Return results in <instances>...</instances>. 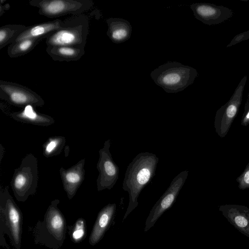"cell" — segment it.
<instances>
[{
	"label": "cell",
	"mask_w": 249,
	"mask_h": 249,
	"mask_svg": "<svg viewBox=\"0 0 249 249\" xmlns=\"http://www.w3.org/2000/svg\"><path fill=\"white\" fill-rule=\"evenodd\" d=\"M219 211L237 231L249 238V208L237 204L220 205Z\"/></svg>",
	"instance_id": "14"
},
{
	"label": "cell",
	"mask_w": 249,
	"mask_h": 249,
	"mask_svg": "<svg viewBox=\"0 0 249 249\" xmlns=\"http://www.w3.org/2000/svg\"><path fill=\"white\" fill-rule=\"evenodd\" d=\"M29 4L38 8V13L49 18L83 14L94 5L92 0H31Z\"/></svg>",
	"instance_id": "7"
},
{
	"label": "cell",
	"mask_w": 249,
	"mask_h": 249,
	"mask_svg": "<svg viewBox=\"0 0 249 249\" xmlns=\"http://www.w3.org/2000/svg\"><path fill=\"white\" fill-rule=\"evenodd\" d=\"M116 209L115 203H109L100 211L89 238L91 245H96L102 239L113 220Z\"/></svg>",
	"instance_id": "15"
},
{
	"label": "cell",
	"mask_w": 249,
	"mask_h": 249,
	"mask_svg": "<svg viewBox=\"0 0 249 249\" xmlns=\"http://www.w3.org/2000/svg\"><path fill=\"white\" fill-rule=\"evenodd\" d=\"M247 80V75L241 80L229 101L216 112L214 127L220 138L225 137L238 114L241 105L243 91Z\"/></svg>",
	"instance_id": "8"
},
{
	"label": "cell",
	"mask_w": 249,
	"mask_h": 249,
	"mask_svg": "<svg viewBox=\"0 0 249 249\" xmlns=\"http://www.w3.org/2000/svg\"><path fill=\"white\" fill-rule=\"evenodd\" d=\"M59 203L57 199L52 201L43 221L37 225L36 229V241L55 249L62 245L66 231L64 217L57 207Z\"/></svg>",
	"instance_id": "4"
},
{
	"label": "cell",
	"mask_w": 249,
	"mask_h": 249,
	"mask_svg": "<svg viewBox=\"0 0 249 249\" xmlns=\"http://www.w3.org/2000/svg\"><path fill=\"white\" fill-rule=\"evenodd\" d=\"M38 180V163L32 153L27 154L15 169L11 182L14 195L18 201H26L36 194Z\"/></svg>",
	"instance_id": "5"
},
{
	"label": "cell",
	"mask_w": 249,
	"mask_h": 249,
	"mask_svg": "<svg viewBox=\"0 0 249 249\" xmlns=\"http://www.w3.org/2000/svg\"><path fill=\"white\" fill-rule=\"evenodd\" d=\"M10 8V4L9 3L2 5L0 4V17L2 16V15L7 11H8Z\"/></svg>",
	"instance_id": "26"
},
{
	"label": "cell",
	"mask_w": 249,
	"mask_h": 249,
	"mask_svg": "<svg viewBox=\"0 0 249 249\" xmlns=\"http://www.w3.org/2000/svg\"><path fill=\"white\" fill-rule=\"evenodd\" d=\"M42 39H27L11 43L8 47L7 54L11 58H16L25 55L31 52Z\"/></svg>",
	"instance_id": "20"
},
{
	"label": "cell",
	"mask_w": 249,
	"mask_h": 249,
	"mask_svg": "<svg viewBox=\"0 0 249 249\" xmlns=\"http://www.w3.org/2000/svg\"><path fill=\"white\" fill-rule=\"evenodd\" d=\"M86 234V222L83 218L78 219L75 222L71 232V237L73 242L82 241Z\"/></svg>",
	"instance_id": "23"
},
{
	"label": "cell",
	"mask_w": 249,
	"mask_h": 249,
	"mask_svg": "<svg viewBox=\"0 0 249 249\" xmlns=\"http://www.w3.org/2000/svg\"><path fill=\"white\" fill-rule=\"evenodd\" d=\"M34 107L27 106L21 110L11 113L10 116L17 121L38 126H48L54 123L52 117L36 111Z\"/></svg>",
	"instance_id": "17"
},
{
	"label": "cell",
	"mask_w": 249,
	"mask_h": 249,
	"mask_svg": "<svg viewBox=\"0 0 249 249\" xmlns=\"http://www.w3.org/2000/svg\"><path fill=\"white\" fill-rule=\"evenodd\" d=\"M188 174V170H184L173 179L169 186L150 210L145 223V232L153 227L162 214L173 205Z\"/></svg>",
	"instance_id": "9"
},
{
	"label": "cell",
	"mask_w": 249,
	"mask_h": 249,
	"mask_svg": "<svg viewBox=\"0 0 249 249\" xmlns=\"http://www.w3.org/2000/svg\"><path fill=\"white\" fill-rule=\"evenodd\" d=\"M66 141V138L61 136L49 137L42 145L43 156L50 158L59 155L65 146Z\"/></svg>",
	"instance_id": "22"
},
{
	"label": "cell",
	"mask_w": 249,
	"mask_h": 249,
	"mask_svg": "<svg viewBox=\"0 0 249 249\" xmlns=\"http://www.w3.org/2000/svg\"><path fill=\"white\" fill-rule=\"evenodd\" d=\"M0 98L10 105L25 107L27 106L42 107V98L31 89L16 83L0 80Z\"/></svg>",
	"instance_id": "10"
},
{
	"label": "cell",
	"mask_w": 249,
	"mask_h": 249,
	"mask_svg": "<svg viewBox=\"0 0 249 249\" xmlns=\"http://www.w3.org/2000/svg\"><path fill=\"white\" fill-rule=\"evenodd\" d=\"M241 124L243 126H247L249 124V92L247 94L244 110L241 120Z\"/></svg>",
	"instance_id": "25"
},
{
	"label": "cell",
	"mask_w": 249,
	"mask_h": 249,
	"mask_svg": "<svg viewBox=\"0 0 249 249\" xmlns=\"http://www.w3.org/2000/svg\"><path fill=\"white\" fill-rule=\"evenodd\" d=\"M110 146L111 140L108 139L99 151V157L96 165L99 172L96 180L98 191L111 189L119 178V168L112 159L109 150Z\"/></svg>",
	"instance_id": "11"
},
{
	"label": "cell",
	"mask_w": 249,
	"mask_h": 249,
	"mask_svg": "<svg viewBox=\"0 0 249 249\" xmlns=\"http://www.w3.org/2000/svg\"><path fill=\"white\" fill-rule=\"evenodd\" d=\"M108 26L107 36L116 44L127 40L131 36L132 26L127 20L120 18H109L106 20Z\"/></svg>",
	"instance_id": "18"
},
{
	"label": "cell",
	"mask_w": 249,
	"mask_h": 249,
	"mask_svg": "<svg viewBox=\"0 0 249 249\" xmlns=\"http://www.w3.org/2000/svg\"><path fill=\"white\" fill-rule=\"evenodd\" d=\"M46 52L54 61H75L80 59L85 53V48L71 46H47Z\"/></svg>",
	"instance_id": "19"
},
{
	"label": "cell",
	"mask_w": 249,
	"mask_h": 249,
	"mask_svg": "<svg viewBox=\"0 0 249 249\" xmlns=\"http://www.w3.org/2000/svg\"><path fill=\"white\" fill-rule=\"evenodd\" d=\"M63 21L55 19L27 26L12 42L15 43L24 39L32 38L44 39L63 26Z\"/></svg>",
	"instance_id": "16"
},
{
	"label": "cell",
	"mask_w": 249,
	"mask_h": 249,
	"mask_svg": "<svg viewBox=\"0 0 249 249\" xmlns=\"http://www.w3.org/2000/svg\"><path fill=\"white\" fill-rule=\"evenodd\" d=\"M190 8L197 19L208 25L221 23L231 18L234 14L228 7L210 3H193Z\"/></svg>",
	"instance_id": "12"
},
{
	"label": "cell",
	"mask_w": 249,
	"mask_h": 249,
	"mask_svg": "<svg viewBox=\"0 0 249 249\" xmlns=\"http://www.w3.org/2000/svg\"><path fill=\"white\" fill-rule=\"evenodd\" d=\"M154 82L168 93H177L192 84L197 76L196 69L177 62L160 66L150 73Z\"/></svg>",
	"instance_id": "2"
},
{
	"label": "cell",
	"mask_w": 249,
	"mask_h": 249,
	"mask_svg": "<svg viewBox=\"0 0 249 249\" xmlns=\"http://www.w3.org/2000/svg\"><path fill=\"white\" fill-rule=\"evenodd\" d=\"M89 21L84 14L63 20L62 27L46 38L47 46H64L85 48L89 33Z\"/></svg>",
	"instance_id": "3"
},
{
	"label": "cell",
	"mask_w": 249,
	"mask_h": 249,
	"mask_svg": "<svg viewBox=\"0 0 249 249\" xmlns=\"http://www.w3.org/2000/svg\"><path fill=\"white\" fill-rule=\"evenodd\" d=\"M5 153V148L1 144H0V162H1Z\"/></svg>",
	"instance_id": "28"
},
{
	"label": "cell",
	"mask_w": 249,
	"mask_h": 249,
	"mask_svg": "<svg viewBox=\"0 0 249 249\" xmlns=\"http://www.w3.org/2000/svg\"><path fill=\"white\" fill-rule=\"evenodd\" d=\"M238 187L240 190L249 189V162L241 174L236 178Z\"/></svg>",
	"instance_id": "24"
},
{
	"label": "cell",
	"mask_w": 249,
	"mask_h": 249,
	"mask_svg": "<svg viewBox=\"0 0 249 249\" xmlns=\"http://www.w3.org/2000/svg\"><path fill=\"white\" fill-rule=\"evenodd\" d=\"M0 207L4 230L17 249H20L22 214L9 192L7 185L0 189Z\"/></svg>",
	"instance_id": "6"
},
{
	"label": "cell",
	"mask_w": 249,
	"mask_h": 249,
	"mask_svg": "<svg viewBox=\"0 0 249 249\" xmlns=\"http://www.w3.org/2000/svg\"><path fill=\"white\" fill-rule=\"evenodd\" d=\"M85 163L84 158L68 169L61 167L59 169L63 188L70 199L73 197L84 181Z\"/></svg>",
	"instance_id": "13"
},
{
	"label": "cell",
	"mask_w": 249,
	"mask_h": 249,
	"mask_svg": "<svg viewBox=\"0 0 249 249\" xmlns=\"http://www.w3.org/2000/svg\"><path fill=\"white\" fill-rule=\"evenodd\" d=\"M27 28L24 25L8 24L0 27V49L11 44Z\"/></svg>",
	"instance_id": "21"
},
{
	"label": "cell",
	"mask_w": 249,
	"mask_h": 249,
	"mask_svg": "<svg viewBox=\"0 0 249 249\" xmlns=\"http://www.w3.org/2000/svg\"><path fill=\"white\" fill-rule=\"evenodd\" d=\"M159 161L156 154L144 152L137 154L128 165L122 188L128 193L129 202L123 221L138 206V197L155 176Z\"/></svg>",
	"instance_id": "1"
},
{
	"label": "cell",
	"mask_w": 249,
	"mask_h": 249,
	"mask_svg": "<svg viewBox=\"0 0 249 249\" xmlns=\"http://www.w3.org/2000/svg\"><path fill=\"white\" fill-rule=\"evenodd\" d=\"M239 36L242 41L249 39V30L240 33Z\"/></svg>",
	"instance_id": "27"
}]
</instances>
